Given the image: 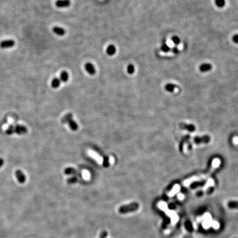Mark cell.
Returning a JSON list of instances; mask_svg holds the SVG:
<instances>
[{
    "label": "cell",
    "instance_id": "cell-1",
    "mask_svg": "<svg viewBox=\"0 0 238 238\" xmlns=\"http://www.w3.org/2000/svg\"><path fill=\"white\" fill-rule=\"evenodd\" d=\"M139 205L137 202H133L130 204L122 206L119 209V212L121 214H126V213L133 212L137 211L139 208Z\"/></svg>",
    "mask_w": 238,
    "mask_h": 238
},
{
    "label": "cell",
    "instance_id": "cell-2",
    "mask_svg": "<svg viewBox=\"0 0 238 238\" xmlns=\"http://www.w3.org/2000/svg\"><path fill=\"white\" fill-rule=\"evenodd\" d=\"M15 41L12 39H7L2 41L0 43V48L2 49H7L14 47Z\"/></svg>",
    "mask_w": 238,
    "mask_h": 238
},
{
    "label": "cell",
    "instance_id": "cell-3",
    "mask_svg": "<svg viewBox=\"0 0 238 238\" xmlns=\"http://www.w3.org/2000/svg\"><path fill=\"white\" fill-rule=\"evenodd\" d=\"M211 138L209 136L205 135L202 137H196L193 139V142L196 144L207 143L210 141Z\"/></svg>",
    "mask_w": 238,
    "mask_h": 238
},
{
    "label": "cell",
    "instance_id": "cell-4",
    "mask_svg": "<svg viewBox=\"0 0 238 238\" xmlns=\"http://www.w3.org/2000/svg\"><path fill=\"white\" fill-rule=\"evenodd\" d=\"M14 131L15 133L18 135H24L27 133L28 130L27 128L24 125H17L14 126Z\"/></svg>",
    "mask_w": 238,
    "mask_h": 238
},
{
    "label": "cell",
    "instance_id": "cell-5",
    "mask_svg": "<svg viewBox=\"0 0 238 238\" xmlns=\"http://www.w3.org/2000/svg\"><path fill=\"white\" fill-rule=\"evenodd\" d=\"M15 176L16 178L19 183L23 184L26 181V177L25 175H24L22 170H17L15 173Z\"/></svg>",
    "mask_w": 238,
    "mask_h": 238
},
{
    "label": "cell",
    "instance_id": "cell-6",
    "mask_svg": "<svg viewBox=\"0 0 238 238\" xmlns=\"http://www.w3.org/2000/svg\"><path fill=\"white\" fill-rule=\"evenodd\" d=\"M70 0H57L55 2L56 6L58 8H66L70 6Z\"/></svg>",
    "mask_w": 238,
    "mask_h": 238
},
{
    "label": "cell",
    "instance_id": "cell-7",
    "mask_svg": "<svg viewBox=\"0 0 238 238\" xmlns=\"http://www.w3.org/2000/svg\"><path fill=\"white\" fill-rule=\"evenodd\" d=\"M88 153L90 157H92V158H94L95 160V161H97L98 162L99 164H101L103 163V159H102L100 157L98 154H97L96 153L94 152V151H92L91 150H89L88 151Z\"/></svg>",
    "mask_w": 238,
    "mask_h": 238
},
{
    "label": "cell",
    "instance_id": "cell-8",
    "mask_svg": "<svg viewBox=\"0 0 238 238\" xmlns=\"http://www.w3.org/2000/svg\"><path fill=\"white\" fill-rule=\"evenodd\" d=\"M85 69L87 72L90 75H94L95 73V68L92 63H87L85 64Z\"/></svg>",
    "mask_w": 238,
    "mask_h": 238
},
{
    "label": "cell",
    "instance_id": "cell-9",
    "mask_svg": "<svg viewBox=\"0 0 238 238\" xmlns=\"http://www.w3.org/2000/svg\"><path fill=\"white\" fill-rule=\"evenodd\" d=\"M200 71L201 72H207L210 71L212 68V66L210 63H204L200 66Z\"/></svg>",
    "mask_w": 238,
    "mask_h": 238
},
{
    "label": "cell",
    "instance_id": "cell-10",
    "mask_svg": "<svg viewBox=\"0 0 238 238\" xmlns=\"http://www.w3.org/2000/svg\"><path fill=\"white\" fill-rule=\"evenodd\" d=\"M180 127L181 129H184V130H188L190 132L195 130V127L193 125H188L185 123H181L180 124Z\"/></svg>",
    "mask_w": 238,
    "mask_h": 238
},
{
    "label": "cell",
    "instance_id": "cell-11",
    "mask_svg": "<svg viewBox=\"0 0 238 238\" xmlns=\"http://www.w3.org/2000/svg\"><path fill=\"white\" fill-rule=\"evenodd\" d=\"M53 32L55 34L60 35V36H63V35L65 34V30L63 28L58 27V26H55V27L53 28Z\"/></svg>",
    "mask_w": 238,
    "mask_h": 238
},
{
    "label": "cell",
    "instance_id": "cell-12",
    "mask_svg": "<svg viewBox=\"0 0 238 238\" xmlns=\"http://www.w3.org/2000/svg\"><path fill=\"white\" fill-rule=\"evenodd\" d=\"M116 50V47L114 45H110L108 46V47L106 49V53L109 56H113L115 54Z\"/></svg>",
    "mask_w": 238,
    "mask_h": 238
},
{
    "label": "cell",
    "instance_id": "cell-13",
    "mask_svg": "<svg viewBox=\"0 0 238 238\" xmlns=\"http://www.w3.org/2000/svg\"><path fill=\"white\" fill-rule=\"evenodd\" d=\"M68 124H69V126H70V127L72 131H76V130H77L78 128V125L73 119H71V120H70V121H68Z\"/></svg>",
    "mask_w": 238,
    "mask_h": 238
},
{
    "label": "cell",
    "instance_id": "cell-14",
    "mask_svg": "<svg viewBox=\"0 0 238 238\" xmlns=\"http://www.w3.org/2000/svg\"><path fill=\"white\" fill-rule=\"evenodd\" d=\"M64 174L66 175H71V174H77L78 171L75 170V169L72 168H66L64 171Z\"/></svg>",
    "mask_w": 238,
    "mask_h": 238
},
{
    "label": "cell",
    "instance_id": "cell-15",
    "mask_svg": "<svg viewBox=\"0 0 238 238\" xmlns=\"http://www.w3.org/2000/svg\"><path fill=\"white\" fill-rule=\"evenodd\" d=\"M68 77L69 76L68 73L66 72V71H63V72L61 73V75H60V79H61V81L63 82H67L68 79Z\"/></svg>",
    "mask_w": 238,
    "mask_h": 238
},
{
    "label": "cell",
    "instance_id": "cell-16",
    "mask_svg": "<svg viewBox=\"0 0 238 238\" xmlns=\"http://www.w3.org/2000/svg\"><path fill=\"white\" fill-rule=\"evenodd\" d=\"M60 85V80L57 78H55L51 81V86L52 88H57Z\"/></svg>",
    "mask_w": 238,
    "mask_h": 238
},
{
    "label": "cell",
    "instance_id": "cell-17",
    "mask_svg": "<svg viewBox=\"0 0 238 238\" xmlns=\"http://www.w3.org/2000/svg\"><path fill=\"white\" fill-rule=\"evenodd\" d=\"M176 87V86H175V84L172 83H168L165 86V89H166V90L168 91V92H172L174 90Z\"/></svg>",
    "mask_w": 238,
    "mask_h": 238
},
{
    "label": "cell",
    "instance_id": "cell-18",
    "mask_svg": "<svg viewBox=\"0 0 238 238\" xmlns=\"http://www.w3.org/2000/svg\"><path fill=\"white\" fill-rule=\"evenodd\" d=\"M215 6L219 8H222L225 5V0H214Z\"/></svg>",
    "mask_w": 238,
    "mask_h": 238
},
{
    "label": "cell",
    "instance_id": "cell-19",
    "mask_svg": "<svg viewBox=\"0 0 238 238\" xmlns=\"http://www.w3.org/2000/svg\"><path fill=\"white\" fill-rule=\"evenodd\" d=\"M228 206L232 209H238V201H230L228 202Z\"/></svg>",
    "mask_w": 238,
    "mask_h": 238
},
{
    "label": "cell",
    "instance_id": "cell-20",
    "mask_svg": "<svg viewBox=\"0 0 238 238\" xmlns=\"http://www.w3.org/2000/svg\"><path fill=\"white\" fill-rule=\"evenodd\" d=\"M72 117H73V115L72 114H67L62 119L61 122L63 124L66 123V122H68V121H70V120L72 119Z\"/></svg>",
    "mask_w": 238,
    "mask_h": 238
},
{
    "label": "cell",
    "instance_id": "cell-21",
    "mask_svg": "<svg viewBox=\"0 0 238 238\" xmlns=\"http://www.w3.org/2000/svg\"><path fill=\"white\" fill-rule=\"evenodd\" d=\"M14 133V126L13 125H10L6 131V133L8 135H11Z\"/></svg>",
    "mask_w": 238,
    "mask_h": 238
},
{
    "label": "cell",
    "instance_id": "cell-22",
    "mask_svg": "<svg viewBox=\"0 0 238 238\" xmlns=\"http://www.w3.org/2000/svg\"><path fill=\"white\" fill-rule=\"evenodd\" d=\"M127 71L128 73L130 75L133 74V73L135 72V67L132 64H130L127 66Z\"/></svg>",
    "mask_w": 238,
    "mask_h": 238
},
{
    "label": "cell",
    "instance_id": "cell-23",
    "mask_svg": "<svg viewBox=\"0 0 238 238\" xmlns=\"http://www.w3.org/2000/svg\"><path fill=\"white\" fill-rule=\"evenodd\" d=\"M161 50L162 51H163L164 52H168L170 51V48L167 44L165 43H164L162 44V45L161 46Z\"/></svg>",
    "mask_w": 238,
    "mask_h": 238
},
{
    "label": "cell",
    "instance_id": "cell-24",
    "mask_svg": "<svg viewBox=\"0 0 238 238\" xmlns=\"http://www.w3.org/2000/svg\"><path fill=\"white\" fill-rule=\"evenodd\" d=\"M172 41L175 45H179L180 43V39L178 37L174 36L172 38Z\"/></svg>",
    "mask_w": 238,
    "mask_h": 238
},
{
    "label": "cell",
    "instance_id": "cell-25",
    "mask_svg": "<svg viewBox=\"0 0 238 238\" xmlns=\"http://www.w3.org/2000/svg\"><path fill=\"white\" fill-rule=\"evenodd\" d=\"M82 176L86 180H89L90 178V174L87 170H83L82 172Z\"/></svg>",
    "mask_w": 238,
    "mask_h": 238
},
{
    "label": "cell",
    "instance_id": "cell-26",
    "mask_svg": "<svg viewBox=\"0 0 238 238\" xmlns=\"http://www.w3.org/2000/svg\"><path fill=\"white\" fill-rule=\"evenodd\" d=\"M78 181V178L76 177V176H74V177H71V178L70 179H69L68 180H67V182H68V184H74L75 183V182H77Z\"/></svg>",
    "mask_w": 238,
    "mask_h": 238
},
{
    "label": "cell",
    "instance_id": "cell-27",
    "mask_svg": "<svg viewBox=\"0 0 238 238\" xmlns=\"http://www.w3.org/2000/svg\"><path fill=\"white\" fill-rule=\"evenodd\" d=\"M103 163L104 166H105V167H108L110 164L109 159V158L105 157V158H104V161H103Z\"/></svg>",
    "mask_w": 238,
    "mask_h": 238
},
{
    "label": "cell",
    "instance_id": "cell-28",
    "mask_svg": "<svg viewBox=\"0 0 238 238\" xmlns=\"http://www.w3.org/2000/svg\"><path fill=\"white\" fill-rule=\"evenodd\" d=\"M232 40L235 44H238V34H235L232 37Z\"/></svg>",
    "mask_w": 238,
    "mask_h": 238
},
{
    "label": "cell",
    "instance_id": "cell-29",
    "mask_svg": "<svg viewBox=\"0 0 238 238\" xmlns=\"http://www.w3.org/2000/svg\"><path fill=\"white\" fill-rule=\"evenodd\" d=\"M108 233L106 231H103L101 233L100 235V238H106V237H107Z\"/></svg>",
    "mask_w": 238,
    "mask_h": 238
},
{
    "label": "cell",
    "instance_id": "cell-30",
    "mask_svg": "<svg viewBox=\"0 0 238 238\" xmlns=\"http://www.w3.org/2000/svg\"><path fill=\"white\" fill-rule=\"evenodd\" d=\"M172 52L174 53V54H178V52H179V49L177 48V47H176V46H175V47H173L172 48Z\"/></svg>",
    "mask_w": 238,
    "mask_h": 238
},
{
    "label": "cell",
    "instance_id": "cell-31",
    "mask_svg": "<svg viewBox=\"0 0 238 238\" xmlns=\"http://www.w3.org/2000/svg\"><path fill=\"white\" fill-rule=\"evenodd\" d=\"M4 164V160L2 158H0V168H1Z\"/></svg>",
    "mask_w": 238,
    "mask_h": 238
},
{
    "label": "cell",
    "instance_id": "cell-32",
    "mask_svg": "<svg viewBox=\"0 0 238 238\" xmlns=\"http://www.w3.org/2000/svg\"><path fill=\"white\" fill-rule=\"evenodd\" d=\"M183 238H192V234L191 233H188V234L186 235Z\"/></svg>",
    "mask_w": 238,
    "mask_h": 238
},
{
    "label": "cell",
    "instance_id": "cell-33",
    "mask_svg": "<svg viewBox=\"0 0 238 238\" xmlns=\"http://www.w3.org/2000/svg\"><path fill=\"white\" fill-rule=\"evenodd\" d=\"M114 158H113V157H111L110 158H109V162H110V163L111 164H113V163H114Z\"/></svg>",
    "mask_w": 238,
    "mask_h": 238
}]
</instances>
